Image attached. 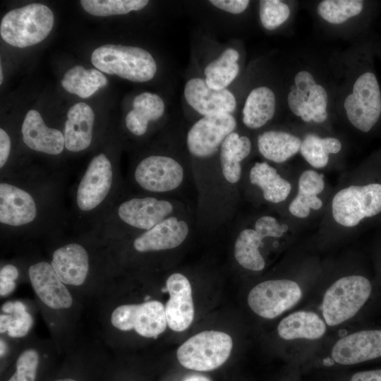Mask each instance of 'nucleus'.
Returning a JSON list of instances; mask_svg holds the SVG:
<instances>
[{
    "mask_svg": "<svg viewBox=\"0 0 381 381\" xmlns=\"http://www.w3.org/2000/svg\"><path fill=\"white\" fill-rule=\"evenodd\" d=\"M183 168L174 158L151 155L142 159L132 172L135 185L141 190L159 194L177 188L183 181Z\"/></svg>",
    "mask_w": 381,
    "mask_h": 381,
    "instance_id": "9d476101",
    "label": "nucleus"
},
{
    "mask_svg": "<svg viewBox=\"0 0 381 381\" xmlns=\"http://www.w3.org/2000/svg\"><path fill=\"white\" fill-rule=\"evenodd\" d=\"M28 274L35 292L40 301L54 310L67 309L73 304V298L59 279L51 263L40 260L31 264Z\"/></svg>",
    "mask_w": 381,
    "mask_h": 381,
    "instance_id": "dca6fc26",
    "label": "nucleus"
},
{
    "mask_svg": "<svg viewBox=\"0 0 381 381\" xmlns=\"http://www.w3.org/2000/svg\"><path fill=\"white\" fill-rule=\"evenodd\" d=\"M188 232L186 222L171 215L152 229L139 233L132 240L131 246L140 253L170 250L180 246Z\"/></svg>",
    "mask_w": 381,
    "mask_h": 381,
    "instance_id": "a211bd4d",
    "label": "nucleus"
},
{
    "mask_svg": "<svg viewBox=\"0 0 381 381\" xmlns=\"http://www.w3.org/2000/svg\"><path fill=\"white\" fill-rule=\"evenodd\" d=\"M19 277L18 267L11 263L4 265L0 270V295L5 296L16 288L15 281Z\"/></svg>",
    "mask_w": 381,
    "mask_h": 381,
    "instance_id": "58836bf2",
    "label": "nucleus"
},
{
    "mask_svg": "<svg viewBox=\"0 0 381 381\" xmlns=\"http://www.w3.org/2000/svg\"><path fill=\"white\" fill-rule=\"evenodd\" d=\"M147 0H82L81 6L85 11L96 16L127 14L144 8Z\"/></svg>",
    "mask_w": 381,
    "mask_h": 381,
    "instance_id": "473e14b6",
    "label": "nucleus"
},
{
    "mask_svg": "<svg viewBox=\"0 0 381 381\" xmlns=\"http://www.w3.org/2000/svg\"><path fill=\"white\" fill-rule=\"evenodd\" d=\"M325 188L323 175L316 171H304L298 182V193L289 205L291 214L298 218H306L310 209L318 210L322 206V202L317 195Z\"/></svg>",
    "mask_w": 381,
    "mask_h": 381,
    "instance_id": "4be33fe9",
    "label": "nucleus"
},
{
    "mask_svg": "<svg viewBox=\"0 0 381 381\" xmlns=\"http://www.w3.org/2000/svg\"><path fill=\"white\" fill-rule=\"evenodd\" d=\"M12 315H0V332L4 333L8 331L11 322L12 321Z\"/></svg>",
    "mask_w": 381,
    "mask_h": 381,
    "instance_id": "37998d69",
    "label": "nucleus"
},
{
    "mask_svg": "<svg viewBox=\"0 0 381 381\" xmlns=\"http://www.w3.org/2000/svg\"><path fill=\"white\" fill-rule=\"evenodd\" d=\"M315 85L314 77L309 71L303 70L296 74L294 85L290 87V92L287 95L288 106L296 116L300 117L310 93Z\"/></svg>",
    "mask_w": 381,
    "mask_h": 381,
    "instance_id": "72a5a7b5",
    "label": "nucleus"
},
{
    "mask_svg": "<svg viewBox=\"0 0 381 381\" xmlns=\"http://www.w3.org/2000/svg\"><path fill=\"white\" fill-rule=\"evenodd\" d=\"M39 364V354L34 349L23 351L18 357L16 371L7 381H35Z\"/></svg>",
    "mask_w": 381,
    "mask_h": 381,
    "instance_id": "c9c22d12",
    "label": "nucleus"
},
{
    "mask_svg": "<svg viewBox=\"0 0 381 381\" xmlns=\"http://www.w3.org/2000/svg\"><path fill=\"white\" fill-rule=\"evenodd\" d=\"M166 289L169 294L164 306L167 325L174 332H183L194 319L191 285L186 276L174 273L167 279Z\"/></svg>",
    "mask_w": 381,
    "mask_h": 381,
    "instance_id": "f3484780",
    "label": "nucleus"
},
{
    "mask_svg": "<svg viewBox=\"0 0 381 381\" xmlns=\"http://www.w3.org/2000/svg\"><path fill=\"white\" fill-rule=\"evenodd\" d=\"M341 149V143L336 138H320L309 133L301 141L299 151L310 165L321 169L327 166L329 155L338 153Z\"/></svg>",
    "mask_w": 381,
    "mask_h": 381,
    "instance_id": "7c9ffc66",
    "label": "nucleus"
},
{
    "mask_svg": "<svg viewBox=\"0 0 381 381\" xmlns=\"http://www.w3.org/2000/svg\"><path fill=\"white\" fill-rule=\"evenodd\" d=\"M1 356H4L6 351V343L1 339Z\"/></svg>",
    "mask_w": 381,
    "mask_h": 381,
    "instance_id": "49530a36",
    "label": "nucleus"
},
{
    "mask_svg": "<svg viewBox=\"0 0 381 381\" xmlns=\"http://www.w3.org/2000/svg\"><path fill=\"white\" fill-rule=\"evenodd\" d=\"M54 381H78V380L72 379V378H63V379H58Z\"/></svg>",
    "mask_w": 381,
    "mask_h": 381,
    "instance_id": "de8ad7c7",
    "label": "nucleus"
},
{
    "mask_svg": "<svg viewBox=\"0 0 381 381\" xmlns=\"http://www.w3.org/2000/svg\"><path fill=\"white\" fill-rule=\"evenodd\" d=\"M22 139L30 150L49 156L60 155L65 148L64 133L46 125L40 114L30 109L21 126Z\"/></svg>",
    "mask_w": 381,
    "mask_h": 381,
    "instance_id": "6ab92c4d",
    "label": "nucleus"
},
{
    "mask_svg": "<svg viewBox=\"0 0 381 381\" xmlns=\"http://www.w3.org/2000/svg\"><path fill=\"white\" fill-rule=\"evenodd\" d=\"M56 173L11 170L1 176V234L32 236L59 231L64 218Z\"/></svg>",
    "mask_w": 381,
    "mask_h": 381,
    "instance_id": "f257e3e1",
    "label": "nucleus"
},
{
    "mask_svg": "<svg viewBox=\"0 0 381 381\" xmlns=\"http://www.w3.org/2000/svg\"><path fill=\"white\" fill-rule=\"evenodd\" d=\"M286 229V226H281L277 219L272 216L261 217L256 221L255 224V230L264 238L267 237H280Z\"/></svg>",
    "mask_w": 381,
    "mask_h": 381,
    "instance_id": "e433bc0d",
    "label": "nucleus"
},
{
    "mask_svg": "<svg viewBox=\"0 0 381 381\" xmlns=\"http://www.w3.org/2000/svg\"><path fill=\"white\" fill-rule=\"evenodd\" d=\"M289 6L279 0H262L259 1V17L267 30H273L282 25L289 17Z\"/></svg>",
    "mask_w": 381,
    "mask_h": 381,
    "instance_id": "f704fd0d",
    "label": "nucleus"
},
{
    "mask_svg": "<svg viewBox=\"0 0 381 381\" xmlns=\"http://www.w3.org/2000/svg\"><path fill=\"white\" fill-rule=\"evenodd\" d=\"M3 82V75H2V68H1V69H0V83L1 84Z\"/></svg>",
    "mask_w": 381,
    "mask_h": 381,
    "instance_id": "09e8293b",
    "label": "nucleus"
},
{
    "mask_svg": "<svg viewBox=\"0 0 381 381\" xmlns=\"http://www.w3.org/2000/svg\"><path fill=\"white\" fill-rule=\"evenodd\" d=\"M83 241H68L52 252L50 263L61 282L68 286H80L88 278L90 257Z\"/></svg>",
    "mask_w": 381,
    "mask_h": 381,
    "instance_id": "4468645a",
    "label": "nucleus"
},
{
    "mask_svg": "<svg viewBox=\"0 0 381 381\" xmlns=\"http://www.w3.org/2000/svg\"><path fill=\"white\" fill-rule=\"evenodd\" d=\"M209 2L219 10L231 14L242 13L250 4L248 0H211Z\"/></svg>",
    "mask_w": 381,
    "mask_h": 381,
    "instance_id": "ea45409f",
    "label": "nucleus"
},
{
    "mask_svg": "<svg viewBox=\"0 0 381 381\" xmlns=\"http://www.w3.org/2000/svg\"><path fill=\"white\" fill-rule=\"evenodd\" d=\"M350 381H381V369L356 373Z\"/></svg>",
    "mask_w": 381,
    "mask_h": 381,
    "instance_id": "79ce46f5",
    "label": "nucleus"
},
{
    "mask_svg": "<svg viewBox=\"0 0 381 381\" xmlns=\"http://www.w3.org/2000/svg\"><path fill=\"white\" fill-rule=\"evenodd\" d=\"M165 111L163 99L155 93L144 92L136 95L133 101V109L125 118L127 130L133 135H144L149 123L162 117Z\"/></svg>",
    "mask_w": 381,
    "mask_h": 381,
    "instance_id": "412c9836",
    "label": "nucleus"
},
{
    "mask_svg": "<svg viewBox=\"0 0 381 381\" xmlns=\"http://www.w3.org/2000/svg\"><path fill=\"white\" fill-rule=\"evenodd\" d=\"M233 347L231 337L219 331L199 332L183 342L176 356L184 368L195 371L214 370L229 358Z\"/></svg>",
    "mask_w": 381,
    "mask_h": 381,
    "instance_id": "0eeeda50",
    "label": "nucleus"
},
{
    "mask_svg": "<svg viewBox=\"0 0 381 381\" xmlns=\"http://www.w3.org/2000/svg\"><path fill=\"white\" fill-rule=\"evenodd\" d=\"M251 150V142L245 135L234 131L222 143L219 148V160L222 174L230 183H237L241 176V162Z\"/></svg>",
    "mask_w": 381,
    "mask_h": 381,
    "instance_id": "393cba45",
    "label": "nucleus"
},
{
    "mask_svg": "<svg viewBox=\"0 0 381 381\" xmlns=\"http://www.w3.org/2000/svg\"><path fill=\"white\" fill-rule=\"evenodd\" d=\"M107 84V78L99 70L86 69L80 65L67 71L61 80L65 90L81 98L90 97Z\"/></svg>",
    "mask_w": 381,
    "mask_h": 381,
    "instance_id": "c85d7f7f",
    "label": "nucleus"
},
{
    "mask_svg": "<svg viewBox=\"0 0 381 381\" xmlns=\"http://www.w3.org/2000/svg\"><path fill=\"white\" fill-rule=\"evenodd\" d=\"M236 126L231 114L202 116L188 131L186 145L189 152L198 158L211 157Z\"/></svg>",
    "mask_w": 381,
    "mask_h": 381,
    "instance_id": "ddd939ff",
    "label": "nucleus"
},
{
    "mask_svg": "<svg viewBox=\"0 0 381 381\" xmlns=\"http://www.w3.org/2000/svg\"><path fill=\"white\" fill-rule=\"evenodd\" d=\"M257 144L260 153L265 159L282 163L300 150L301 140L287 132L267 131L258 135Z\"/></svg>",
    "mask_w": 381,
    "mask_h": 381,
    "instance_id": "bb28decb",
    "label": "nucleus"
},
{
    "mask_svg": "<svg viewBox=\"0 0 381 381\" xmlns=\"http://www.w3.org/2000/svg\"><path fill=\"white\" fill-rule=\"evenodd\" d=\"M365 8L361 0H324L319 3L317 12L325 21L341 24L360 15Z\"/></svg>",
    "mask_w": 381,
    "mask_h": 381,
    "instance_id": "2f4dec72",
    "label": "nucleus"
},
{
    "mask_svg": "<svg viewBox=\"0 0 381 381\" xmlns=\"http://www.w3.org/2000/svg\"><path fill=\"white\" fill-rule=\"evenodd\" d=\"M94 123L95 114L88 104L73 105L67 112L63 131L66 150L73 153L87 150L93 140Z\"/></svg>",
    "mask_w": 381,
    "mask_h": 381,
    "instance_id": "aec40b11",
    "label": "nucleus"
},
{
    "mask_svg": "<svg viewBox=\"0 0 381 381\" xmlns=\"http://www.w3.org/2000/svg\"><path fill=\"white\" fill-rule=\"evenodd\" d=\"M381 212V183L350 186L338 191L332 201V213L339 224L358 225L367 217Z\"/></svg>",
    "mask_w": 381,
    "mask_h": 381,
    "instance_id": "1a4fd4ad",
    "label": "nucleus"
},
{
    "mask_svg": "<svg viewBox=\"0 0 381 381\" xmlns=\"http://www.w3.org/2000/svg\"><path fill=\"white\" fill-rule=\"evenodd\" d=\"M372 292V283L364 276L354 274L337 280L327 289L322 300V315L327 325L335 326L353 318Z\"/></svg>",
    "mask_w": 381,
    "mask_h": 381,
    "instance_id": "423d86ee",
    "label": "nucleus"
},
{
    "mask_svg": "<svg viewBox=\"0 0 381 381\" xmlns=\"http://www.w3.org/2000/svg\"><path fill=\"white\" fill-rule=\"evenodd\" d=\"M344 107L348 120L357 130L368 133L381 119V89L371 68L361 73L347 95Z\"/></svg>",
    "mask_w": 381,
    "mask_h": 381,
    "instance_id": "6e6552de",
    "label": "nucleus"
},
{
    "mask_svg": "<svg viewBox=\"0 0 381 381\" xmlns=\"http://www.w3.org/2000/svg\"><path fill=\"white\" fill-rule=\"evenodd\" d=\"M54 13L46 5L32 3L8 11L1 19L0 34L8 44L24 48L38 44L50 33Z\"/></svg>",
    "mask_w": 381,
    "mask_h": 381,
    "instance_id": "39448f33",
    "label": "nucleus"
},
{
    "mask_svg": "<svg viewBox=\"0 0 381 381\" xmlns=\"http://www.w3.org/2000/svg\"><path fill=\"white\" fill-rule=\"evenodd\" d=\"M14 305L13 302H7L2 306V310L6 313L11 315L13 312Z\"/></svg>",
    "mask_w": 381,
    "mask_h": 381,
    "instance_id": "a18cd8bd",
    "label": "nucleus"
},
{
    "mask_svg": "<svg viewBox=\"0 0 381 381\" xmlns=\"http://www.w3.org/2000/svg\"><path fill=\"white\" fill-rule=\"evenodd\" d=\"M110 321L119 330L134 329L146 338H157L167 326L164 306L156 300L119 306L112 311Z\"/></svg>",
    "mask_w": 381,
    "mask_h": 381,
    "instance_id": "f8f14e48",
    "label": "nucleus"
},
{
    "mask_svg": "<svg viewBox=\"0 0 381 381\" xmlns=\"http://www.w3.org/2000/svg\"><path fill=\"white\" fill-rule=\"evenodd\" d=\"M239 58L240 54L234 47L224 49L205 66L203 78L206 84L214 90L227 89L239 73Z\"/></svg>",
    "mask_w": 381,
    "mask_h": 381,
    "instance_id": "a878e982",
    "label": "nucleus"
},
{
    "mask_svg": "<svg viewBox=\"0 0 381 381\" xmlns=\"http://www.w3.org/2000/svg\"><path fill=\"white\" fill-rule=\"evenodd\" d=\"M249 179L252 184L262 190L263 198L270 202L279 203L285 200L291 190V183L265 162H256L252 167Z\"/></svg>",
    "mask_w": 381,
    "mask_h": 381,
    "instance_id": "cd10ccee",
    "label": "nucleus"
},
{
    "mask_svg": "<svg viewBox=\"0 0 381 381\" xmlns=\"http://www.w3.org/2000/svg\"><path fill=\"white\" fill-rule=\"evenodd\" d=\"M263 238L255 229L241 231L234 244V258L241 267L256 272L264 269L265 262L259 250Z\"/></svg>",
    "mask_w": 381,
    "mask_h": 381,
    "instance_id": "c756f323",
    "label": "nucleus"
},
{
    "mask_svg": "<svg viewBox=\"0 0 381 381\" xmlns=\"http://www.w3.org/2000/svg\"><path fill=\"white\" fill-rule=\"evenodd\" d=\"M11 151V140L8 133L0 128V171L4 174L8 169V161Z\"/></svg>",
    "mask_w": 381,
    "mask_h": 381,
    "instance_id": "a19ab883",
    "label": "nucleus"
},
{
    "mask_svg": "<svg viewBox=\"0 0 381 381\" xmlns=\"http://www.w3.org/2000/svg\"><path fill=\"white\" fill-rule=\"evenodd\" d=\"M11 315L13 319L7 331L8 335L13 338L25 336L32 324L31 315L26 310L15 312Z\"/></svg>",
    "mask_w": 381,
    "mask_h": 381,
    "instance_id": "4c0bfd02",
    "label": "nucleus"
},
{
    "mask_svg": "<svg viewBox=\"0 0 381 381\" xmlns=\"http://www.w3.org/2000/svg\"><path fill=\"white\" fill-rule=\"evenodd\" d=\"M183 381H211L207 377L202 375H191L187 377Z\"/></svg>",
    "mask_w": 381,
    "mask_h": 381,
    "instance_id": "c03bdc74",
    "label": "nucleus"
},
{
    "mask_svg": "<svg viewBox=\"0 0 381 381\" xmlns=\"http://www.w3.org/2000/svg\"><path fill=\"white\" fill-rule=\"evenodd\" d=\"M120 173L104 152L89 162L73 193V211L80 231L88 232L121 193Z\"/></svg>",
    "mask_w": 381,
    "mask_h": 381,
    "instance_id": "f03ea898",
    "label": "nucleus"
},
{
    "mask_svg": "<svg viewBox=\"0 0 381 381\" xmlns=\"http://www.w3.org/2000/svg\"><path fill=\"white\" fill-rule=\"evenodd\" d=\"M183 95L186 103L202 116L233 114L237 107L236 98L231 90L212 89L200 77L186 81Z\"/></svg>",
    "mask_w": 381,
    "mask_h": 381,
    "instance_id": "2eb2a0df",
    "label": "nucleus"
},
{
    "mask_svg": "<svg viewBox=\"0 0 381 381\" xmlns=\"http://www.w3.org/2000/svg\"><path fill=\"white\" fill-rule=\"evenodd\" d=\"M92 64L99 71L135 83L152 80L157 72L152 55L143 48L108 44L95 49Z\"/></svg>",
    "mask_w": 381,
    "mask_h": 381,
    "instance_id": "20e7f679",
    "label": "nucleus"
},
{
    "mask_svg": "<svg viewBox=\"0 0 381 381\" xmlns=\"http://www.w3.org/2000/svg\"><path fill=\"white\" fill-rule=\"evenodd\" d=\"M299 285L289 279L267 280L249 292L248 304L258 315L273 319L294 307L301 299Z\"/></svg>",
    "mask_w": 381,
    "mask_h": 381,
    "instance_id": "9b49d317",
    "label": "nucleus"
},
{
    "mask_svg": "<svg viewBox=\"0 0 381 381\" xmlns=\"http://www.w3.org/2000/svg\"><path fill=\"white\" fill-rule=\"evenodd\" d=\"M276 110L274 92L267 86L253 88L248 95L242 109V121L250 129H258L270 121Z\"/></svg>",
    "mask_w": 381,
    "mask_h": 381,
    "instance_id": "5701e85b",
    "label": "nucleus"
},
{
    "mask_svg": "<svg viewBox=\"0 0 381 381\" xmlns=\"http://www.w3.org/2000/svg\"><path fill=\"white\" fill-rule=\"evenodd\" d=\"M174 206L155 196L121 198V193L87 234L97 241L122 238L128 231H147L171 216Z\"/></svg>",
    "mask_w": 381,
    "mask_h": 381,
    "instance_id": "7ed1b4c3",
    "label": "nucleus"
},
{
    "mask_svg": "<svg viewBox=\"0 0 381 381\" xmlns=\"http://www.w3.org/2000/svg\"><path fill=\"white\" fill-rule=\"evenodd\" d=\"M325 331V323L318 314L304 310L296 311L285 317L277 327L279 337L285 340L318 339Z\"/></svg>",
    "mask_w": 381,
    "mask_h": 381,
    "instance_id": "b1692460",
    "label": "nucleus"
}]
</instances>
